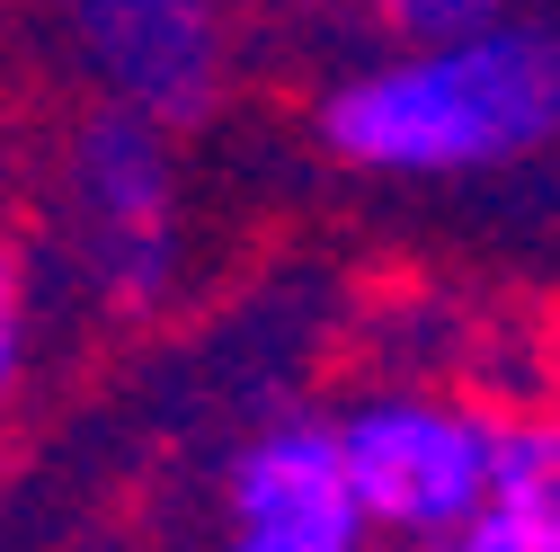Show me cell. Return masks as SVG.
Segmentation results:
<instances>
[{
  "mask_svg": "<svg viewBox=\"0 0 560 552\" xmlns=\"http://www.w3.org/2000/svg\"><path fill=\"white\" fill-rule=\"evenodd\" d=\"M320 143L374 179H489L560 143V27L489 19L463 36H400L320 99Z\"/></svg>",
  "mask_w": 560,
  "mask_h": 552,
  "instance_id": "1",
  "label": "cell"
},
{
  "mask_svg": "<svg viewBox=\"0 0 560 552\" xmlns=\"http://www.w3.org/2000/svg\"><path fill=\"white\" fill-rule=\"evenodd\" d=\"M338 446L383 543H454L489 517L499 410L463 392H365L338 410Z\"/></svg>",
  "mask_w": 560,
  "mask_h": 552,
  "instance_id": "2",
  "label": "cell"
},
{
  "mask_svg": "<svg viewBox=\"0 0 560 552\" xmlns=\"http://www.w3.org/2000/svg\"><path fill=\"white\" fill-rule=\"evenodd\" d=\"M62 223L116 312H161L178 286V152L170 116L107 99L62 152Z\"/></svg>",
  "mask_w": 560,
  "mask_h": 552,
  "instance_id": "3",
  "label": "cell"
},
{
  "mask_svg": "<svg viewBox=\"0 0 560 552\" xmlns=\"http://www.w3.org/2000/svg\"><path fill=\"white\" fill-rule=\"evenodd\" d=\"M223 552H374L338 419H267L223 472Z\"/></svg>",
  "mask_w": 560,
  "mask_h": 552,
  "instance_id": "4",
  "label": "cell"
},
{
  "mask_svg": "<svg viewBox=\"0 0 560 552\" xmlns=\"http://www.w3.org/2000/svg\"><path fill=\"white\" fill-rule=\"evenodd\" d=\"M81 62L107 81V99L152 107L170 125H196L223 99L232 19L223 0H54Z\"/></svg>",
  "mask_w": 560,
  "mask_h": 552,
  "instance_id": "5",
  "label": "cell"
},
{
  "mask_svg": "<svg viewBox=\"0 0 560 552\" xmlns=\"http://www.w3.org/2000/svg\"><path fill=\"white\" fill-rule=\"evenodd\" d=\"M480 526L560 552V410H499V472Z\"/></svg>",
  "mask_w": 560,
  "mask_h": 552,
  "instance_id": "6",
  "label": "cell"
},
{
  "mask_svg": "<svg viewBox=\"0 0 560 552\" xmlns=\"http://www.w3.org/2000/svg\"><path fill=\"white\" fill-rule=\"evenodd\" d=\"M27 348H36V276H27V250L0 232V410L27 375Z\"/></svg>",
  "mask_w": 560,
  "mask_h": 552,
  "instance_id": "7",
  "label": "cell"
},
{
  "mask_svg": "<svg viewBox=\"0 0 560 552\" xmlns=\"http://www.w3.org/2000/svg\"><path fill=\"white\" fill-rule=\"evenodd\" d=\"M365 10H374L392 36H463V27L508 19L516 0H365Z\"/></svg>",
  "mask_w": 560,
  "mask_h": 552,
  "instance_id": "8",
  "label": "cell"
},
{
  "mask_svg": "<svg viewBox=\"0 0 560 552\" xmlns=\"http://www.w3.org/2000/svg\"><path fill=\"white\" fill-rule=\"evenodd\" d=\"M400 552H534V543H516V534H499V526H471V534H454V543H400Z\"/></svg>",
  "mask_w": 560,
  "mask_h": 552,
  "instance_id": "9",
  "label": "cell"
}]
</instances>
